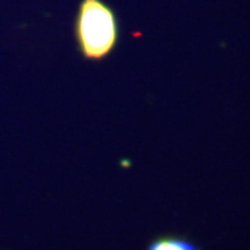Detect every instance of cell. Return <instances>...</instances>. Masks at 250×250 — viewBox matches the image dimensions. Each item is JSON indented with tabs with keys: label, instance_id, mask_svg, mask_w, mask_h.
Masks as SVG:
<instances>
[{
	"label": "cell",
	"instance_id": "cell-1",
	"mask_svg": "<svg viewBox=\"0 0 250 250\" xmlns=\"http://www.w3.org/2000/svg\"><path fill=\"white\" fill-rule=\"evenodd\" d=\"M76 36L83 57L90 61L107 57L118 39L114 12L101 0H83L77 15Z\"/></svg>",
	"mask_w": 250,
	"mask_h": 250
},
{
	"label": "cell",
	"instance_id": "cell-2",
	"mask_svg": "<svg viewBox=\"0 0 250 250\" xmlns=\"http://www.w3.org/2000/svg\"><path fill=\"white\" fill-rule=\"evenodd\" d=\"M148 250H198V248L184 240L167 237V239H160L153 242Z\"/></svg>",
	"mask_w": 250,
	"mask_h": 250
}]
</instances>
